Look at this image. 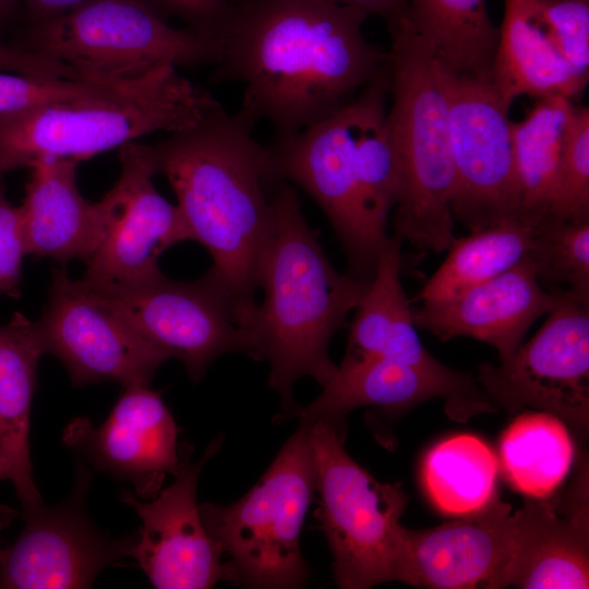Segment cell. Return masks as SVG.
Returning <instances> with one entry per match:
<instances>
[{
	"label": "cell",
	"instance_id": "6da1fadb",
	"mask_svg": "<svg viewBox=\"0 0 589 589\" xmlns=\"http://www.w3.org/2000/svg\"><path fill=\"white\" fill-rule=\"evenodd\" d=\"M368 15L329 0H237L213 67L214 83L242 84L240 111L296 134L350 103L387 65L366 40Z\"/></svg>",
	"mask_w": 589,
	"mask_h": 589
},
{
	"label": "cell",
	"instance_id": "7a4b0ae2",
	"mask_svg": "<svg viewBox=\"0 0 589 589\" xmlns=\"http://www.w3.org/2000/svg\"><path fill=\"white\" fill-rule=\"evenodd\" d=\"M256 123L224 107L148 145L156 173L171 185L191 232L211 254L207 274L248 318L256 306L259 266L272 219L267 188L281 180Z\"/></svg>",
	"mask_w": 589,
	"mask_h": 589
},
{
	"label": "cell",
	"instance_id": "3957f363",
	"mask_svg": "<svg viewBox=\"0 0 589 589\" xmlns=\"http://www.w3.org/2000/svg\"><path fill=\"white\" fill-rule=\"evenodd\" d=\"M371 281L338 272L317 232L306 223L297 190L280 181L272 195V219L259 266L264 300L247 329L252 358L269 364V386L278 394L284 417L296 416L293 386L312 377L322 387L337 365L328 352Z\"/></svg>",
	"mask_w": 589,
	"mask_h": 589
},
{
	"label": "cell",
	"instance_id": "277c9868",
	"mask_svg": "<svg viewBox=\"0 0 589 589\" xmlns=\"http://www.w3.org/2000/svg\"><path fill=\"white\" fill-rule=\"evenodd\" d=\"M221 108L177 68L160 67L95 96L0 113V172L45 158L84 160L151 133L188 129Z\"/></svg>",
	"mask_w": 589,
	"mask_h": 589
},
{
	"label": "cell",
	"instance_id": "5b68a950",
	"mask_svg": "<svg viewBox=\"0 0 589 589\" xmlns=\"http://www.w3.org/2000/svg\"><path fill=\"white\" fill-rule=\"evenodd\" d=\"M388 32L392 104L386 124L399 173L393 236L418 251L442 253L456 237L454 165L441 70L406 16Z\"/></svg>",
	"mask_w": 589,
	"mask_h": 589
},
{
	"label": "cell",
	"instance_id": "8992f818",
	"mask_svg": "<svg viewBox=\"0 0 589 589\" xmlns=\"http://www.w3.org/2000/svg\"><path fill=\"white\" fill-rule=\"evenodd\" d=\"M314 493L310 426L300 422L245 495L229 505H200L207 532L230 557L236 585L261 589L306 585L310 568L300 533Z\"/></svg>",
	"mask_w": 589,
	"mask_h": 589
},
{
	"label": "cell",
	"instance_id": "52a82bcc",
	"mask_svg": "<svg viewBox=\"0 0 589 589\" xmlns=\"http://www.w3.org/2000/svg\"><path fill=\"white\" fill-rule=\"evenodd\" d=\"M25 49L91 79H134L157 68L214 67L220 43L176 27L140 0H87L27 26Z\"/></svg>",
	"mask_w": 589,
	"mask_h": 589
},
{
	"label": "cell",
	"instance_id": "ba28073f",
	"mask_svg": "<svg viewBox=\"0 0 589 589\" xmlns=\"http://www.w3.org/2000/svg\"><path fill=\"white\" fill-rule=\"evenodd\" d=\"M316 517L334 556V578L345 589L398 581L408 496L399 483H382L353 460L329 425L310 426Z\"/></svg>",
	"mask_w": 589,
	"mask_h": 589
},
{
	"label": "cell",
	"instance_id": "9c48e42d",
	"mask_svg": "<svg viewBox=\"0 0 589 589\" xmlns=\"http://www.w3.org/2000/svg\"><path fill=\"white\" fill-rule=\"evenodd\" d=\"M368 85L346 106L269 145L281 181L301 188L323 211L347 256L348 274L371 281L388 241L363 201L356 145Z\"/></svg>",
	"mask_w": 589,
	"mask_h": 589
},
{
	"label": "cell",
	"instance_id": "30bf717a",
	"mask_svg": "<svg viewBox=\"0 0 589 589\" xmlns=\"http://www.w3.org/2000/svg\"><path fill=\"white\" fill-rule=\"evenodd\" d=\"M146 341L180 360L193 382L228 352L252 358L245 318L230 294L207 273L178 281L163 273L139 283L86 281Z\"/></svg>",
	"mask_w": 589,
	"mask_h": 589
},
{
	"label": "cell",
	"instance_id": "8fae6325",
	"mask_svg": "<svg viewBox=\"0 0 589 589\" xmlns=\"http://www.w3.org/2000/svg\"><path fill=\"white\" fill-rule=\"evenodd\" d=\"M438 65L447 98L454 219L470 232L522 220L509 108L492 81Z\"/></svg>",
	"mask_w": 589,
	"mask_h": 589
},
{
	"label": "cell",
	"instance_id": "7c38bea8",
	"mask_svg": "<svg viewBox=\"0 0 589 589\" xmlns=\"http://www.w3.org/2000/svg\"><path fill=\"white\" fill-rule=\"evenodd\" d=\"M477 381L495 407L545 411L587 436L589 303L563 290L538 333L501 364L479 365Z\"/></svg>",
	"mask_w": 589,
	"mask_h": 589
},
{
	"label": "cell",
	"instance_id": "4fadbf2b",
	"mask_svg": "<svg viewBox=\"0 0 589 589\" xmlns=\"http://www.w3.org/2000/svg\"><path fill=\"white\" fill-rule=\"evenodd\" d=\"M48 302L36 322L46 353L65 366L75 386L106 381L147 385L168 354L142 338L121 314L62 267L51 275Z\"/></svg>",
	"mask_w": 589,
	"mask_h": 589
},
{
	"label": "cell",
	"instance_id": "5bb4252c",
	"mask_svg": "<svg viewBox=\"0 0 589 589\" xmlns=\"http://www.w3.org/2000/svg\"><path fill=\"white\" fill-rule=\"evenodd\" d=\"M121 172L96 202L99 238L82 279L94 284L139 283L161 274L159 256L172 245L192 241L177 205L154 185L156 173L147 144L119 148Z\"/></svg>",
	"mask_w": 589,
	"mask_h": 589
},
{
	"label": "cell",
	"instance_id": "9a60e30c",
	"mask_svg": "<svg viewBox=\"0 0 589 589\" xmlns=\"http://www.w3.org/2000/svg\"><path fill=\"white\" fill-rule=\"evenodd\" d=\"M89 481L79 467L67 500L24 512L21 534L0 550V588H89L104 568L132 556L137 532L115 539L92 522L85 508Z\"/></svg>",
	"mask_w": 589,
	"mask_h": 589
},
{
	"label": "cell",
	"instance_id": "2e32d148",
	"mask_svg": "<svg viewBox=\"0 0 589 589\" xmlns=\"http://www.w3.org/2000/svg\"><path fill=\"white\" fill-rule=\"evenodd\" d=\"M221 444L223 436L215 437L196 462L185 456L175 481L152 502H140L130 492L120 496L142 520L132 557L154 588L206 589L219 580L236 585L235 574L228 562H221L224 552L207 532L196 502L202 469Z\"/></svg>",
	"mask_w": 589,
	"mask_h": 589
},
{
	"label": "cell",
	"instance_id": "e0dca14e",
	"mask_svg": "<svg viewBox=\"0 0 589 589\" xmlns=\"http://www.w3.org/2000/svg\"><path fill=\"white\" fill-rule=\"evenodd\" d=\"M518 541L519 509L496 497L450 522L406 529L398 581L432 589L509 587Z\"/></svg>",
	"mask_w": 589,
	"mask_h": 589
},
{
	"label": "cell",
	"instance_id": "ac0fdd59",
	"mask_svg": "<svg viewBox=\"0 0 589 589\" xmlns=\"http://www.w3.org/2000/svg\"><path fill=\"white\" fill-rule=\"evenodd\" d=\"M322 393L298 410L300 422L325 423L345 441L349 412L364 406L404 410L432 398L445 399L459 420L496 409L471 375L445 366L428 370L386 357L344 358Z\"/></svg>",
	"mask_w": 589,
	"mask_h": 589
},
{
	"label": "cell",
	"instance_id": "d6986e66",
	"mask_svg": "<svg viewBox=\"0 0 589 589\" xmlns=\"http://www.w3.org/2000/svg\"><path fill=\"white\" fill-rule=\"evenodd\" d=\"M177 437L170 411L147 385L124 386L101 425L76 419L64 431L68 445L97 469L131 481L141 495L158 493L166 474H176L181 461Z\"/></svg>",
	"mask_w": 589,
	"mask_h": 589
},
{
	"label": "cell",
	"instance_id": "ffe728a7",
	"mask_svg": "<svg viewBox=\"0 0 589 589\" xmlns=\"http://www.w3.org/2000/svg\"><path fill=\"white\" fill-rule=\"evenodd\" d=\"M563 290L546 291L528 259L435 305L411 308L413 323L441 340L458 336L490 344L502 361L521 345L530 326L548 314Z\"/></svg>",
	"mask_w": 589,
	"mask_h": 589
},
{
	"label": "cell",
	"instance_id": "44dd1931",
	"mask_svg": "<svg viewBox=\"0 0 589 589\" xmlns=\"http://www.w3.org/2000/svg\"><path fill=\"white\" fill-rule=\"evenodd\" d=\"M510 586L521 589L589 587L588 470L560 498H534L519 508V541Z\"/></svg>",
	"mask_w": 589,
	"mask_h": 589
},
{
	"label": "cell",
	"instance_id": "7402d4cb",
	"mask_svg": "<svg viewBox=\"0 0 589 589\" xmlns=\"http://www.w3.org/2000/svg\"><path fill=\"white\" fill-rule=\"evenodd\" d=\"M79 161L45 158L33 164L25 197L17 206L26 253L48 256L64 265L84 263L99 238L96 202L84 199L76 182Z\"/></svg>",
	"mask_w": 589,
	"mask_h": 589
},
{
	"label": "cell",
	"instance_id": "603a6c76",
	"mask_svg": "<svg viewBox=\"0 0 589 589\" xmlns=\"http://www.w3.org/2000/svg\"><path fill=\"white\" fill-rule=\"evenodd\" d=\"M45 348L36 322L21 313L0 325V458L23 512L43 503L32 472L31 407Z\"/></svg>",
	"mask_w": 589,
	"mask_h": 589
},
{
	"label": "cell",
	"instance_id": "cb8c5ba5",
	"mask_svg": "<svg viewBox=\"0 0 589 589\" xmlns=\"http://www.w3.org/2000/svg\"><path fill=\"white\" fill-rule=\"evenodd\" d=\"M504 19L493 65L492 83L502 101L529 95H581L588 76L578 72L551 43L532 0H504Z\"/></svg>",
	"mask_w": 589,
	"mask_h": 589
},
{
	"label": "cell",
	"instance_id": "d4e9b609",
	"mask_svg": "<svg viewBox=\"0 0 589 589\" xmlns=\"http://www.w3.org/2000/svg\"><path fill=\"white\" fill-rule=\"evenodd\" d=\"M537 99L524 120L510 122L521 218L532 227L553 220L564 142L575 109L562 95Z\"/></svg>",
	"mask_w": 589,
	"mask_h": 589
},
{
	"label": "cell",
	"instance_id": "484cf974",
	"mask_svg": "<svg viewBox=\"0 0 589 589\" xmlns=\"http://www.w3.org/2000/svg\"><path fill=\"white\" fill-rule=\"evenodd\" d=\"M406 19L437 62L457 74L492 81L500 28L485 0H406Z\"/></svg>",
	"mask_w": 589,
	"mask_h": 589
},
{
	"label": "cell",
	"instance_id": "4316f807",
	"mask_svg": "<svg viewBox=\"0 0 589 589\" xmlns=\"http://www.w3.org/2000/svg\"><path fill=\"white\" fill-rule=\"evenodd\" d=\"M574 455L565 422L545 411L519 414L500 440L504 477L516 491L531 498H548L560 486Z\"/></svg>",
	"mask_w": 589,
	"mask_h": 589
},
{
	"label": "cell",
	"instance_id": "83f0119b",
	"mask_svg": "<svg viewBox=\"0 0 589 589\" xmlns=\"http://www.w3.org/2000/svg\"><path fill=\"white\" fill-rule=\"evenodd\" d=\"M533 227L522 220H506L455 238L438 269L416 297L423 305L446 302L489 280L527 257Z\"/></svg>",
	"mask_w": 589,
	"mask_h": 589
},
{
	"label": "cell",
	"instance_id": "f1b7e54d",
	"mask_svg": "<svg viewBox=\"0 0 589 589\" xmlns=\"http://www.w3.org/2000/svg\"><path fill=\"white\" fill-rule=\"evenodd\" d=\"M498 461L491 447L472 434L442 440L425 454L421 466L424 490L443 514L465 516L497 497Z\"/></svg>",
	"mask_w": 589,
	"mask_h": 589
},
{
	"label": "cell",
	"instance_id": "f546056e",
	"mask_svg": "<svg viewBox=\"0 0 589 589\" xmlns=\"http://www.w3.org/2000/svg\"><path fill=\"white\" fill-rule=\"evenodd\" d=\"M401 241L389 236L373 278L357 305L344 358L380 356L389 334L411 320V306L401 284Z\"/></svg>",
	"mask_w": 589,
	"mask_h": 589
},
{
	"label": "cell",
	"instance_id": "4dcf8cb0",
	"mask_svg": "<svg viewBox=\"0 0 589 589\" xmlns=\"http://www.w3.org/2000/svg\"><path fill=\"white\" fill-rule=\"evenodd\" d=\"M528 259L540 283L566 285L589 303V220H550L533 227Z\"/></svg>",
	"mask_w": 589,
	"mask_h": 589
},
{
	"label": "cell",
	"instance_id": "1f68e13d",
	"mask_svg": "<svg viewBox=\"0 0 589 589\" xmlns=\"http://www.w3.org/2000/svg\"><path fill=\"white\" fill-rule=\"evenodd\" d=\"M553 220H589V109L575 106L560 166Z\"/></svg>",
	"mask_w": 589,
	"mask_h": 589
},
{
	"label": "cell",
	"instance_id": "d6a6232c",
	"mask_svg": "<svg viewBox=\"0 0 589 589\" xmlns=\"http://www.w3.org/2000/svg\"><path fill=\"white\" fill-rule=\"evenodd\" d=\"M123 80L41 79L13 72H0V113L35 106L95 96Z\"/></svg>",
	"mask_w": 589,
	"mask_h": 589
},
{
	"label": "cell",
	"instance_id": "836d02e7",
	"mask_svg": "<svg viewBox=\"0 0 589 589\" xmlns=\"http://www.w3.org/2000/svg\"><path fill=\"white\" fill-rule=\"evenodd\" d=\"M558 52L581 74L589 71V0H532Z\"/></svg>",
	"mask_w": 589,
	"mask_h": 589
},
{
	"label": "cell",
	"instance_id": "e575fe53",
	"mask_svg": "<svg viewBox=\"0 0 589 589\" xmlns=\"http://www.w3.org/2000/svg\"><path fill=\"white\" fill-rule=\"evenodd\" d=\"M160 16L178 20L183 27L221 41L233 11L230 0H140Z\"/></svg>",
	"mask_w": 589,
	"mask_h": 589
},
{
	"label": "cell",
	"instance_id": "d590c367",
	"mask_svg": "<svg viewBox=\"0 0 589 589\" xmlns=\"http://www.w3.org/2000/svg\"><path fill=\"white\" fill-rule=\"evenodd\" d=\"M25 255L27 253L19 207L9 202L0 175V296L13 299L20 297L22 262Z\"/></svg>",
	"mask_w": 589,
	"mask_h": 589
},
{
	"label": "cell",
	"instance_id": "8d00e7d4",
	"mask_svg": "<svg viewBox=\"0 0 589 589\" xmlns=\"http://www.w3.org/2000/svg\"><path fill=\"white\" fill-rule=\"evenodd\" d=\"M0 70L41 79H59L67 74V68L62 63L2 39Z\"/></svg>",
	"mask_w": 589,
	"mask_h": 589
},
{
	"label": "cell",
	"instance_id": "74e56055",
	"mask_svg": "<svg viewBox=\"0 0 589 589\" xmlns=\"http://www.w3.org/2000/svg\"><path fill=\"white\" fill-rule=\"evenodd\" d=\"M339 4L353 7L368 16L382 19L387 28L397 24L406 15V0H329Z\"/></svg>",
	"mask_w": 589,
	"mask_h": 589
},
{
	"label": "cell",
	"instance_id": "f35d334b",
	"mask_svg": "<svg viewBox=\"0 0 589 589\" xmlns=\"http://www.w3.org/2000/svg\"><path fill=\"white\" fill-rule=\"evenodd\" d=\"M87 0H22L27 26L58 17Z\"/></svg>",
	"mask_w": 589,
	"mask_h": 589
},
{
	"label": "cell",
	"instance_id": "ab89813d",
	"mask_svg": "<svg viewBox=\"0 0 589 589\" xmlns=\"http://www.w3.org/2000/svg\"><path fill=\"white\" fill-rule=\"evenodd\" d=\"M20 7V0H0V24L13 17Z\"/></svg>",
	"mask_w": 589,
	"mask_h": 589
},
{
	"label": "cell",
	"instance_id": "60d3db41",
	"mask_svg": "<svg viewBox=\"0 0 589 589\" xmlns=\"http://www.w3.org/2000/svg\"><path fill=\"white\" fill-rule=\"evenodd\" d=\"M0 480H5V472H4V466H3V462L0 458ZM2 524V521H0V525Z\"/></svg>",
	"mask_w": 589,
	"mask_h": 589
},
{
	"label": "cell",
	"instance_id": "b9f144b4",
	"mask_svg": "<svg viewBox=\"0 0 589 589\" xmlns=\"http://www.w3.org/2000/svg\"><path fill=\"white\" fill-rule=\"evenodd\" d=\"M231 2H236L237 0H230Z\"/></svg>",
	"mask_w": 589,
	"mask_h": 589
},
{
	"label": "cell",
	"instance_id": "7bdbcfd3",
	"mask_svg": "<svg viewBox=\"0 0 589 589\" xmlns=\"http://www.w3.org/2000/svg\"><path fill=\"white\" fill-rule=\"evenodd\" d=\"M0 175H3V173L0 172Z\"/></svg>",
	"mask_w": 589,
	"mask_h": 589
}]
</instances>
